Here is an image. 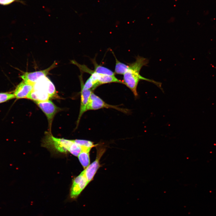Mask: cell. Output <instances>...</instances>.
Wrapping results in <instances>:
<instances>
[{"label":"cell","instance_id":"cell-12","mask_svg":"<svg viewBox=\"0 0 216 216\" xmlns=\"http://www.w3.org/2000/svg\"><path fill=\"white\" fill-rule=\"evenodd\" d=\"M112 53L113 54L116 60L114 73L115 74L124 75L128 70V65L120 62L116 58L114 52H112Z\"/></svg>","mask_w":216,"mask_h":216},{"label":"cell","instance_id":"cell-8","mask_svg":"<svg viewBox=\"0 0 216 216\" xmlns=\"http://www.w3.org/2000/svg\"><path fill=\"white\" fill-rule=\"evenodd\" d=\"M92 92L91 89H85L81 86L80 105L79 114L77 121V126L78 125L82 115L87 111L89 100Z\"/></svg>","mask_w":216,"mask_h":216},{"label":"cell","instance_id":"cell-4","mask_svg":"<svg viewBox=\"0 0 216 216\" xmlns=\"http://www.w3.org/2000/svg\"><path fill=\"white\" fill-rule=\"evenodd\" d=\"M57 64L55 61L48 68L44 70L33 72H25L20 76L25 82L34 85L40 78L46 76L49 72L56 67Z\"/></svg>","mask_w":216,"mask_h":216},{"label":"cell","instance_id":"cell-10","mask_svg":"<svg viewBox=\"0 0 216 216\" xmlns=\"http://www.w3.org/2000/svg\"><path fill=\"white\" fill-rule=\"evenodd\" d=\"M101 156L98 155L96 160L84 170L85 175L88 183L93 178L100 166L99 162Z\"/></svg>","mask_w":216,"mask_h":216},{"label":"cell","instance_id":"cell-15","mask_svg":"<svg viewBox=\"0 0 216 216\" xmlns=\"http://www.w3.org/2000/svg\"><path fill=\"white\" fill-rule=\"evenodd\" d=\"M74 142L71 146L69 152L74 155L78 156L82 151L81 147L78 144L75 142L73 140Z\"/></svg>","mask_w":216,"mask_h":216},{"label":"cell","instance_id":"cell-7","mask_svg":"<svg viewBox=\"0 0 216 216\" xmlns=\"http://www.w3.org/2000/svg\"><path fill=\"white\" fill-rule=\"evenodd\" d=\"M88 183L84 170L73 181L70 190V197L72 199H76Z\"/></svg>","mask_w":216,"mask_h":216},{"label":"cell","instance_id":"cell-2","mask_svg":"<svg viewBox=\"0 0 216 216\" xmlns=\"http://www.w3.org/2000/svg\"><path fill=\"white\" fill-rule=\"evenodd\" d=\"M58 97L54 84L46 76L41 77L34 85L28 96L29 98L34 101H44Z\"/></svg>","mask_w":216,"mask_h":216},{"label":"cell","instance_id":"cell-1","mask_svg":"<svg viewBox=\"0 0 216 216\" xmlns=\"http://www.w3.org/2000/svg\"><path fill=\"white\" fill-rule=\"evenodd\" d=\"M148 63L147 58L138 56L134 62L128 64V69L123 75L124 84L131 90L135 97L138 96L137 88L139 82L141 80L153 83L161 88V83L144 77L140 74L142 68L146 65Z\"/></svg>","mask_w":216,"mask_h":216},{"label":"cell","instance_id":"cell-6","mask_svg":"<svg viewBox=\"0 0 216 216\" xmlns=\"http://www.w3.org/2000/svg\"><path fill=\"white\" fill-rule=\"evenodd\" d=\"M46 116L48 122L49 127L51 129L54 117L60 108L50 100L44 101H34Z\"/></svg>","mask_w":216,"mask_h":216},{"label":"cell","instance_id":"cell-16","mask_svg":"<svg viewBox=\"0 0 216 216\" xmlns=\"http://www.w3.org/2000/svg\"><path fill=\"white\" fill-rule=\"evenodd\" d=\"M15 98L13 93L10 92L0 93V104Z\"/></svg>","mask_w":216,"mask_h":216},{"label":"cell","instance_id":"cell-14","mask_svg":"<svg viewBox=\"0 0 216 216\" xmlns=\"http://www.w3.org/2000/svg\"><path fill=\"white\" fill-rule=\"evenodd\" d=\"M73 140L81 147L82 151L90 152L91 148L94 146L93 142L90 141L82 140Z\"/></svg>","mask_w":216,"mask_h":216},{"label":"cell","instance_id":"cell-9","mask_svg":"<svg viewBox=\"0 0 216 216\" xmlns=\"http://www.w3.org/2000/svg\"><path fill=\"white\" fill-rule=\"evenodd\" d=\"M33 85L22 81L16 87L14 92L15 98L17 99L26 98L33 89Z\"/></svg>","mask_w":216,"mask_h":216},{"label":"cell","instance_id":"cell-5","mask_svg":"<svg viewBox=\"0 0 216 216\" xmlns=\"http://www.w3.org/2000/svg\"><path fill=\"white\" fill-rule=\"evenodd\" d=\"M103 108H113L124 113H128L129 110L111 105L105 103L99 97L93 92L91 95L87 108V111L95 110Z\"/></svg>","mask_w":216,"mask_h":216},{"label":"cell","instance_id":"cell-3","mask_svg":"<svg viewBox=\"0 0 216 216\" xmlns=\"http://www.w3.org/2000/svg\"><path fill=\"white\" fill-rule=\"evenodd\" d=\"M44 140L45 146H52L57 151L61 152H69L74 142L73 140L55 137L50 133L46 135Z\"/></svg>","mask_w":216,"mask_h":216},{"label":"cell","instance_id":"cell-13","mask_svg":"<svg viewBox=\"0 0 216 216\" xmlns=\"http://www.w3.org/2000/svg\"><path fill=\"white\" fill-rule=\"evenodd\" d=\"M89 152L82 151L78 156L79 160L84 168L87 167L90 164Z\"/></svg>","mask_w":216,"mask_h":216},{"label":"cell","instance_id":"cell-11","mask_svg":"<svg viewBox=\"0 0 216 216\" xmlns=\"http://www.w3.org/2000/svg\"><path fill=\"white\" fill-rule=\"evenodd\" d=\"M94 67V71L95 72L101 74L110 76H115V74L110 69L98 64L94 59H92Z\"/></svg>","mask_w":216,"mask_h":216},{"label":"cell","instance_id":"cell-17","mask_svg":"<svg viewBox=\"0 0 216 216\" xmlns=\"http://www.w3.org/2000/svg\"><path fill=\"white\" fill-rule=\"evenodd\" d=\"M14 2H18L25 4L24 2L21 0H0V5L4 6L10 5Z\"/></svg>","mask_w":216,"mask_h":216}]
</instances>
